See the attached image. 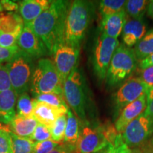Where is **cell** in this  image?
I'll return each mask as SVG.
<instances>
[{"instance_id": "25", "label": "cell", "mask_w": 153, "mask_h": 153, "mask_svg": "<svg viewBox=\"0 0 153 153\" xmlns=\"http://www.w3.org/2000/svg\"><path fill=\"white\" fill-rule=\"evenodd\" d=\"M124 0H103L99 3V10L101 18L120 12L125 8Z\"/></svg>"}, {"instance_id": "1", "label": "cell", "mask_w": 153, "mask_h": 153, "mask_svg": "<svg viewBox=\"0 0 153 153\" xmlns=\"http://www.w3.org/2000/svg\"><path fill=\"white\" fill-rule=\"evenodd\" d=\"M70 1H51L46 10L27 25L43 41L49 53L53 55L55 49L64 43L65 19Z\"/></svg>"}, {"instance_id": "10", "label": "cell", "mask_w": 153, "mask_h": 153, "mask_svg": "<svg viewBox=\"0 0 153 153\" xmlns=\"http://www.w3.org/2000/svg\"><path fill=\"white\" fill-rule=\"evenodd\" d=\"M152 133L153 120L143 112L126 126L121 136L129 148H134L144 143Z\"/></svg>"}, {"instance_id": "19", "label": "cell", "mask_w": 153, "mask_h": 153, "mask_svg": "<svg viewBox=\"0 0 153 153\" xmlns=\"http://www.w3.org/2000/svg\"><path fill=\"white\" fill-rule=\"evenodd\" d=\"M34 109L33 117L37 120L38 123L46 126L49 128L54 123L59 116L67 114L57 108L50 106L43 102H40L34 99Z\"/></svg>"}, {"instance_id": "13", "label": "cell", "mask_w": 153, "mask_h": 153, "mask_svg": "<svg viewBox=\"0 0 153 153\" xmlns=\"http://www.w3.org/2000/svg\"><path fill=\"white\" fill-rule=\"evenodd\" d=\"M146 106V94H145L125 107L115 122V128L117 133L118 134L123 133L126 126L145 111Z\"/></svg>"}, {"instance_id": "24", "label": "cell", "mask_w": 153, "mask_h": 153, "mask_svg": "<svg viewBox=\"0 0 153 153\" xmlns=\"http://www.w3.org/2000/svg\"><path fill=\"white\" fill-rule=\"evenodd\" d=\"M148 4L146 0H129L126 1L124 9L133 19H141L148 10Z\"/></svg>"}, {"instance_id": "18", "label": "cell", "mask_w": 153, "mask_h": 153, "mask_svg": "<svg viewBox=\"0 0 153 153\" xmlns=\"http://www.w3.org/2000/svg\"><path fill=\"white\" fill-rule=\"evenodd\" d=\"M38 124V121L33 116L26 117L16 114L9 128L11 133L17 136L30 139Z\"/></svg>"}, {"instance_id": "26", "label": "cell", "mask_w": 153, "mask_h": 153, "mask_svg": "<svg viewBox=\"0 0 153 153\" xmlns=\"http://www.w3.org/2000/svg\"><path fill=\"white\" fill-rule=\"evenodd\" d=\"M34 101L26 92L19 95L16 101V114L26 117L33 116Z\"/></svg>"}, {"instance_id": "4", "label": "cell", "mask_w": 153, "mask_h": 153, "mask_svg": "<svg viewBox=\"0 0 153 153\" xmlns=\"http://www.w3.org/2000/svg\"><path fill=\"white\" fill-rule=\"evenodd\" d=\"M63 84L53 61L41 58L30 79V91L34 97L47 93L63 94Z\"/></svg>"}, {"instance_id": "35", "label": "cell", "mask_w": 153, "mask_h": 153, "mask_svg": "<svg viewBox=\"0 0 153 153\" xmlns=\"http://www.w3.org/2000/svg\"><path fill=\"white\" fill-rule=\"evenodd\" d=\"M9 89H11V85L7 67L0 64V92Z\"/></svg>"}, {"instance_id": "42", "label": "cell", "mask_w": 153, "mask_h": 153, "mask_svg": "<svg viewBox=\"0 0 153 153\" xmlns=\"http://www.w3.org/2000/svg\"><path fill=\"white\" fill-rule=\"evenodd\" d=\"M1 130H9V131H10V130H9V126L4 125V124L0 123V131H1Z\"/></svg>"}, {"instance_id": "27", "label": "cell", "mask_w": 153, "mask_h": 153, "mask_svg": "<svg viewBox=\"0 0 153 153\" xmlns=\"http://www.w3.org/2000/svg\"><path fill=\"white\" fill-rule=\"evenodd\" d=\"M67 123V114L59 116L54 123L50 128L51 134V140L57 144H62L64 140L65 132Z\"/></svg>"}, {"instance_id": "22", "label": "cell", "mask_w": 153, "mask_h": 153, "mask_svg": "<svg viewBox=\"0 0 153 153\" xmlns=\"http://www.w3.org/2000/svg\"><path fill=\"white\" fill-rule=\"evenodd\" d=\"M137 61H142L153 54V28L147 32L142 39L134 47Z\"/></svg>"}, {"instance_id": "34", "label": "cell", "mask_w": 153, "mask_h": 153, "mask_svg": "<svg viewBox=\"0 0 153 153\" xmlns=\"http://www.w3.org/2000/svg\"><path fill=\"white\" fill-rule=\"evenodd\" d=\"M61 144L53 142L52 140L36 143L33 153H50Z\"/></svg>"}, {"instance_id": "33", "label": "cell", "mask_w": 153, "mask_h": 153, "mask_svg": "<svg viewBox=\"0 0 153 153\" xmlns=\"http://www.w3.org/2000/svg\"><path fill=\"white\" fill-rule=\"evenodd\" d=\"M20 51L21 49L18 47V45L10 48H6L0 46V64L10 62L15 56L19 54Z\"/></svg>"}, {"instance_id": "15", "label": "cell", "mask_w": 153, "mask_h": 153, "mask_svg": "<svg viewBox=\"0 0 153 153\" xmlns=\"http://www.w3.org/2000/svg\"><path fill=\"white\" fill-rule=\"evenodd\" d=\"M48 0H26L19 4V15L22 17L24 25L35 21L51 4Z\"/></svg>"}, {"instance_id": "23", "label": "cell", "mask_w": 153, "mask_h": 153, "mask_svg": "<svg viewBox=\"0 0 153 153\" xmlns=\"http://www.w3.org/2000/svg\"><path fill=\"white\" fill-rule=\"evenodd\" d=\"M36 101L43 102L50 106L57 108L65 114L68 113L69 106L65 100L63 94H59L57 93L42 94L35 97Z\"/></svg>"}, {"instance_id": "11", "label": "cell", "mask_w": 153, "mask_h": 153, "mask_svg": "<svg viewBox=\"0 0 153 153\" xmlns=\"http://www.w3.org/2000/svg\"><path fill=\"white\" fill-rule=\"evenodd\" d=\"M53 55V62L63 84L76 68L79 49L62 43L55 49Z\"/></svg>"}, {"instance_id": "30", "label": "cell", "mask_w": 153, "mask_h": 153, "mask_svg": "<svg viewBox=\"0 0 153 153\" xmlns=\"http://www.w3.org/2000/svg\"><path fill=\"white\" fill-rule=\"evenodd\" d=\"M0 153H14L11 132L9 130L0 131Z\"/></svg>"}, {"instance_id": "9", "label": "cell", "mask_w": 153, "mask_h": 153, "mask_svg": "<svg viewBox=\"0 0 153 153\" xmlns=\"http://www.w3.org/2000/svg\"><path fill=\"white\" fill-rule=\"evenodd\" d=\"M148 88V86L139 77L130 78L123 83L114 94L113 98L114 118H118L125 107L145 94Z\"/></svg>"}, {"instance_id": "43", "label": "cell", "mask_w": 153, "mask_h": 153, "mask_svg": "<svg viewBox=\"0 0 153 153\" xmlns=\"http://www.w3.org/2000/svg\"><path fill=\"white\" fill-rule=\"evenodd\" d=\"M3 7H2V5H1V1H0V12H1V11H3Z\"/></svg>"}, {"instance_id": "16", "label": "cell", "mask_w": 153, "mask_h": 153, "mask_svg": "<svg viewBox=\"0 0 153 153\" xmlns=\"http://www.w3.org/2000/svg\"><path fill=\"white\" fill-rule=\"evenodd\" d=\"M127 22V14L125 9L111 16L101 19V33L110 38H116L122 33Z\"/></svg>"}, {"instance_id": "21", "label": "cell", "mask_w": 153, "mask_h": 153, "mask_svg": "<svg viewBox=\"0 0 153 153\" xmlns=\"http://www.w3.org/2000/svg\"><path fill=\"white\" fill-rule=\"evenodd\" d=\"M24 26V22L20 15L16 13L0 14V32L14 33L22 32Z\"/></svg>"}, {"instance_id": "6", "label": "cell", "mask_w": 153, "mask_h": 153, "mask_svg": "<svg viewBox=\"0 0 153 153\" xmlns=\"http://www.w3.org/2000/svg\"><path fill=\"white\" fill-rule=\"evenodd\" d=\"M31 58L21 50L10 62L6 63L11 89L18 96L28 90L32 77Z\"/></svg>"}, {"instance_id": "5", "label": "cell", "mask_w": 153, "mask_h": 153, "mask_svg": "<svg viewBox=\"0 0 153 153\" xmlns=\"http://www.w3.org/2000/svg\"><path fill=\"white\" fill-rule=\"evenodd\" d=\"M63 96L69 108L73 111L78 119L87 123L86 116L87 94L85 82L82 72L76 68L63 83Z\"/></svg>"}, {"instance_id": "12", "label": "cell", "mask_w": 153, "mask_h": 153, "mask_svg": "<svg viewBox=\"0 0 153 153\" xmlns=\"http://www.w3.org/2000/svg\"><path fill=\"white\" fill-rule=\"evenodd\" d=\"M17 45L30 57H40L48 52L45 44L27 26H25L17 41Z\"/></svg>"}, {"instance_id": "29", "label": "cell", "mask_w": 153, "mask_h": 153, "mask_svg": "<svg viewBox=\"0 0 153 153\" xmlns=\"http://www.w3.org/2000/svg\"><path fill=\"white\" fill-rule=\"evenodd\" d=\"M99 153H132L131 149L124 143L121 134H118L114 143L110 144Z\"/></svg>"}, {"instance_id": "28", "label": "cell", "mask_w": 153, "mask_h": 153, "mask_svg": "<svg viewBox=\"0 0 153 153\" xmlns=\"http://www.w3.org/2000/svg\"><path fill=\"white\" fill-rule=\"evenodd\" d=\"M14 153H33L36 143L30 139L20 137L11 133Z\"/></svg>"}, {"instance_id": "17", "label": "cell", "mask_w": 153, "mask_h": 153, "mask_svg": "<svg viewBox=\"0 0 153 153\" xmlns=\"http://www.w3.org/2000/svg\"><path fill=\"white\" fill-rule=\"evenodd\" d=\"M18 96L12 89L0 92V123L9 126L16 115Z\"/></svg>"}, {"instance_id": "31", "label": "cell", "mask_w": 153, "mask_h": 153, "mask_svg": "<svg viewBox=\"0 0 153 153\" xmlns=\"http://www.w3.org/2000/svg\"><path fill=\"white\" fill-rule=\"evenodd\" d=\"M30 140L35 143H39L42 141L51 140V134L48 127L43 124L38 123L36 126L35 131L32 135Z\"/></svg>"}, {"instance_id": "2", "label": "cell", "mask_w": 153, "mask_h": 153, "mask_svg": "<svg viewBox=\"0 0 153 153\" xmlns=\"http://www.w3.org/2000/svg\"><path fill=\"white\" fill-rule=\"evenodd\" d=\"M94 14L91 1L75 0L70 4L65 24V44L79 49Z\"/></svg>"}, {"instance_id": "40", "label": "cell", "mask_w": 153, "mask_h": 153, "mask_svg": "<svg viewBox=\"0 0 153 153\" xmlns=\"http://www.w3.org/2000/svg\"><path fill=\"white\" fill-rule=\"evenodd\" d=\"M50 153H74V150L65 144H61Z\"/></svg>"}, {"instance_id": "14", "label": "cell", "mask_w": 153, "mask_h": 153, "mask_svg": "<svg viewBox=\"0 0 153 153\" xmlns=\"http://www.w3.org/2000/svg\"><path fill=\"white\" fill-rule=\"evenodd\" d=\"M147 33V25L143 19L127 20L121 33L123 44L131 48L135 45Z\"/></svg>"}, {"instance_id": "41", "label": "cell", "mask_w": 153, "mask_h": 153, "mask_svg": "<svg viewBox=\"0 0 153 153\" xmlns=\"http://www.w3.org/2000/svg\"><path fill=\"white\" fill-rule=\"evenodd\" d=\"M148 16L153 19V0L149 1L148 6Z\"/></svg>"}, {"instance_id": "39", "label": "cell", "mask_w": 153, "mask_h": 153, "mask_svg": "<svg viewBox=\"0 0 153 153\" xmlns=\"http://www.w3.org/2000/svg\"><path fill=\"white\" fill-rule=\"evenodd\" d=\"M153 66V54L151 55L147 58L144 59L142 61H140L138 62V67L140 70H145V69L150 68Z\"/></svg>"}, {"instance_id": "7", "label": "cell", "mask_w": 153, "mask_h": 153, "mask_svg": "<svg viewBox=\"0 0 153 153\" xmlns=\"http://www.w3.org/2000/svg\"><path fill=\"white\" fill-rule=\"evenodd\" d=\"M119 45L118 39L108 37L102 33L97 38L93 48L91 62L95 75L99 81L106 79L113 55Z\"/></svg>"}, {"instance_id": "32", "label": "cell", "mask_w": 153, "mask_h": 153, "mask_svg": "<svg viewBox=\"0 0 153 153\" xmlns=\"http://www.w3.org/2000/svg\"><path fill=\"white\" fill-rule=\"evenodd\" d=\"M21 32L14 33H7L0 32V46L10 48L17 45V41Z\"/></svg>"}, {"instance_id": "36", "label": "cell", "mask_w": 153, "mask_h": 153, "mask_svg": "<svg viewBox=\"0 0 153 153\" xmlns=\"http://www.w3.org/2000/svg\"><path fill=\"white\" fill-rule=\"evenodd\" d=\"M138 77L143 80L148 87H153V66L145 70H140Z\"/></svg>"}, {"instance_id": "37", "label": "cell", "mask_w": 153, "mask_h": 153, "mask_svg": "<svg viewBox=\"0 0 153 153\" xmlns=\"http://www.w3.org/2000/svg\"><path fill=\"white\" fill-rule=\"evenodd\" d=\"M146 94L147 106L144 113L153 120V87H149Z\"/></svg>"}, {"instance_id": "8", "label": "cell", "mask_w": 153, "mask_h": 153, "mask_svg": "<svg viewBox=\"0 0 153 153\" xmlns=\"http://www.w3.org/2000/svg\"><path fill=\"white\" fill-rule=\"evenodd\" d=\"M84 123L74 153H99L110 145L104 127Z\"/></svg>"}, {"instance_id": "38", "label": "cell", "mask_w": 153, "mask_h": 153, "mask_svg": "<svg viewBox=\"0 0 153 153\" xmlns=\"http://www.w3.org/2000/svg\"><path fill=\"white\" fill-rule=\"evenodd\" d=\"M1 4L2 5L3 9L9 11H14L19 9V4L15 1H8V0H3L1 1Z\"/></svg>"}, {"instance_id": "20", "label": "cell", "mask_w": 153, "mask_h": 153, "mask_svg": "<svg viewBox=\"0 0 153 153\" xmlns=\"http://www.w3.org/2000/svg\"><path fill=\"white\" fill-rule=\"evenodd\" d=\"M79 123L78 118L69 108L67 113V123L63 142L65 145L73 150L74 152L79 138Z\"/></svg>"}, {"instance_id": "3", "label": "cell", "mask_w": 153, "mask_h": 153, "mask_svg": "<svg viewBox=\"0 0 153 153\" xmlns=\"http://www.w3.org/2000/svg\"><path fill=\"white\" fill-rule=\"evenodd\" d=\"M137 65L134 50L120 44L113 55L107 71V85L110 87L119 85L135 71Z\"/></svg>"}]
</instances>
